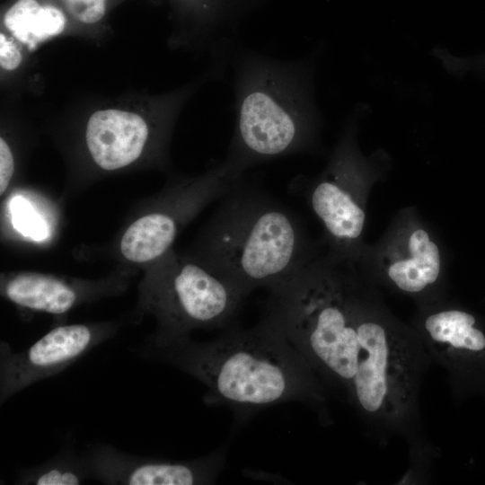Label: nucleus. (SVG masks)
Wrapping results in <instances>:
<instances>
[{
	"label": "nucleus",
	"instance_id": "obj_4",
	"mask_svg": "<svg viewBox=\"0 0 485 485\" xmlns=\"http://www.w3.org/2000/svg\"><path fill=\"white\" fill-rule=\"evenodd\" d=\"M313 259L297 215L243 176L220 198L202 264L247 296L282 282Z\"/></svg>",
	"mask_w": 485,
	"mask_h": 485
},
{
	"label": "nucleus",
	"instance_id": "obj_8",
	"mask_svg": "<svg viewBox=\"0 0 485 485\" xmlns=\"http://www.w3.org/2000/svg\"><path fill=\"white\" fill-rule=\"evenodd\" d=\"M114 335V329L75 323L57 326L23 350L0 343V404L55 376Z\"/></svg>",
	"mask_w": 485,
	"mask_h": 485
},
{
	"label": "nucleus",
	"instance_id": "obj_17",
	"mask_svg": "<svg viewBox=\"0 0 485 485\" xmlns=\"http://www.w3.org/2000/svg\"><path fill=\"white\" fill-rule=\"evenodd\" d=\"M66 14L83 24H94L105 15L108 0H57Z\"/></svg>",
	"mask_w": 485,
	"mask_h": 485
},
{
	"label": "nucleus",
	"instance_id": "obj_15",
	"mask_svg": "<svg viewBox=\"0 0 485 485\" xmlns=\"http://www.w3.org/2000/svg\"><path fill=\"white\" fill-rule=\"evenodd\" d=\"M93 479L83 454L66 450L42 463L22 470L15 481L21 485H78Z\"/></svg>",
	"mask_w": 485,
	"mask_h": 485
},
{
	"label": "nucleus",
	"instance_id": "obj_16",
	"mask_svg": "<svg viewBox=\"0 0 485 485\" xmlns=\"http://www.w3.org/2000/svg\"><path fill=\"white\" fill-rule=\"evenodd\" d=\"M10 212L13 227L22 235L37 242L48 237L47 223L26 198L22 196L13 198L10 202Z\"/></svg>",
	"mask_w": 485,
	"mask_h": 485
},
{
	"label": "nucleus",
	"instance_id": "obj_12",
	"mask_svg": "<svg viewBox=\"0 0 485 485\" xmlns=\"http://www.w3.org/2000/svg\"><path fill=\"white\" fill-rule=\"evenodd\" d=\"M3 25L10 35L30 51L61 34L67 14L61 5L43 0H16L4 13Z\"/></svg>",
	"mask_w": 485,
	"mask_h": 485
},
{
	"label": "nucleus",
	"instance_id": "obj_18",
	"mask_svg": "<svg viewBox=\"0 0 485 485\" xmlns=\"http://www.w3.org/2000/svg\"><path fill=\"white\" fill-rule=\"evenodd\" d=\"M22 53L19 42L4 32L0 33V66L4 71L17 69L22 62Z\"/></svg>",
	"mask_w": 485,
	"mask_h": 485
},
{
	"label": "nucleus",
	"instance_id": "obj_14",
	"mask_svg": "<svg viewBox=\"0 0 485 485\" xmlns=\"http://www.w3.org/2000/svg\"><path fill=\"white\" fill-rule=\"evenodd\" d=\"M179 218L172 212H154L135 221L120 241L123 256L134 262H148L163 256L178 232Z\"/></svg>",
	"mask_w": 485,
	"mask_h": 485
},
{
	"label": "nucleus",
	"instance_id": "obj_3",
	"mask_svg": "<svg viewBox=\"0 0 485 485\" xmlns=\"http://www.w3.org/2000/svg\"><path fill=\"white\" fill-rule=\"evenodd\" d=\"M227 65L235 123L225 163L244 174L258 164L316 149L322 117L313 56L278 59L236 44Z\"/></svg>",
	"mask_w": 485,
	"mask_h": 485
},
{
	"label": "nucleus",
	"instance_id": "obj_11",
	"mask_svg": "<svg viewBox=\"0 0 485 485\" xmlns=\"http://www.w3.org/2000/svg\"><path fill=\"white\" fill-rule=\"evenodd\" d=\"M149 135L150 126L143 115L129 110L107 108L90 116L85 141L95 163L103 170L114 171L140 156Z\"/></svg>",
	"mask_w": 485,
	"mask_h": 485
},
{
	"label": "nucleus",
	"instance_id": "obj_19",
	"mask_svg": "<svg viewBox=\"0 0 485 485\" xmlns=\"http://www.w3.org/2000/svg\"><path fill=\"white\" fill-rule=\"evenodd\" d=\"M14 171V162L10 146L0 138V194L7 189Z\"/></svg>",
	"mask_w": 485,
	"mask_h": 485
},
{
	"label": "nucleus",
	"instance_id": "obj_7",
	"mask_svg": "<svg viewBox=\"0 0 485 485\" xmlns=\"http://www.w3.org/2000/svg\"><path fill=\"white\" fill-rule=\"evenodd\" d=\"M411 327L431 361L446 372L455 397L485 386V332L473 314L430 303L423 304Z\"/></svg>",
	"mask_w": 485,
	"mask_h": 485
},
{
	"label": "nucleus",
	"instance_id": "obj_9",
	"mask_svg": "<svg viewBox=\"0 0 485 485\" xmlns=\"http://www.w3.org/2000/svg\"><path fill=\"white\" fill-rule=\"evenodd\" d=\"M83 454L93 479L111 485L212 484L225 463V447L186 461L139 456L106 443L90 445Z\"/></svg>",
	"mask_w": 485,
	"mask_h": 485
},
{
	"label": "nucleus",
	"instance_id": "obj_10",
	"mask_svg": "<svg viewBox=\"0 0 485 485\" xmlns=\"http://www.w3.org/2000/svg\"><path fill=\"white\" fill-rule=\"evenodd\" d=\"M383 259L385 282L413 297L431 296L441 275V254L431 234L423 227L405 229Z\"/></svg>",
	"mask_w": 485,
	"mask_h": 485
},
{
	"label": "nucleus",
	"instance_id": "obj_5",
	"mask_svg": "<svg viewBox=\"0 0 485 485\" xmlns=\"http://www.w3.org/2000/svg\"><path fill=\"white\" fill-rule=\"evenodd\" d=\"M246 296L202 263L185 262L168 270L154 290L160 328L149 339L189 336L195 329L233 324Z\"/></svg>",
	"mask_w": 485,
	"mask_h": 485
},
{
	"label": "nucleus",
	"instance_id": "obj_1",
	"mask_svg": "<svg viewBox=\"0 0 485 485\" xmlns=\"http://www.w3.org/2000/svg\"><path fill=\"white\" fill-rule=\"evenodd\" d=\"M344 262L332 254L314 258L268 288L263 319L373 438L386 445L401 437L408 470L427 472L438 453L425 432L419 396L432 361L413 328L395 319Z\"/></svg>",
	"mask_w": 485,
	"mask_h": 485
},
{
	"label": "nucleus",
	"instance_id": "obj_13",
	"mask_svg": "<svg viewBox=\"0 0 485 485\" xmlns=\"http://www.w3.org/2000/svg\"><path fill=\"white\" fill-rule=\"evenodd\" d=\"M3 294L12 303L33 311L63 314L79 301L76 288L57 278L25 272L6 280Z\"/></svg>",
	"mask_w": 485,
	"mask_h": 485
},
{
	"label": "nucleus",
	"instance_id": "obj_6",
	"mask_svg": "<svg viewBox=\"0 0 485 485\" xmlns=\"http://www.w3.org/2000/svg\"><path fill=\"white\" fill-rule=\"evenodd\" d=\"M357 126L350 121L323 172L307 189L308 204L322 223L332 254L349 260L362 236L366 211L363 190L371 164L359 153Z\"/></svg>",
	"mask_w": 485,
	"mask_h": 485
},
{
	"label": "nucleus",
	"instance_id": "obj_2",
	"mask_svg": "<svg viewBox=\"0 0 485 485\" xmlns=\"http://www.w3.org/2000/svg\"><path fill=\"white\" fill-rule=\"evenodd\" d=\"M137 351L196 378L207 388L206 404L228 407L241 420L296 401L311 408L321 423L332 422L330 392L300 352L263 318L248 330L233 323L210 341L148 339Z\"/></svg>",
	"mask_w": 485,
	"mask_h": 485
}]
</instances>
